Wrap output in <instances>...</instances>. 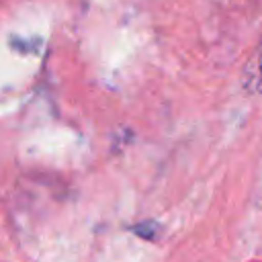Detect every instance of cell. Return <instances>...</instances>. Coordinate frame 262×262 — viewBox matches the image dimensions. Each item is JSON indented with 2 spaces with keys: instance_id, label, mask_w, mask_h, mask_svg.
<instances>
[{
  "instance_id": "obj_2",
  "label": "cell",
  "mask_w": 262,
  "mask_h": 262,
  "mask_svg": "<svg viewBox=\"0 0 262 262\" xmlns=\"http://www.w3.org/2000/svg\"><path fill=\"white\" fill-rule=\"evenodd\" d=\"M156 231H158V225H156L154 221H145V223H141V225L135 227V233H139V235L145 237V239H151Z\"/></svg>"
},
{
  "instance_id": "obj_1",
  "label": "cell",
  "mask_w": 262,
  "mask_h": 262,
  "mask_svg": "<svg viewBox=\"0 0 262 262\" xmlns=\"http://www.w3.org/2000/svg\"><path fill=\"white\" fill-rule=\"evenodd\" d=\"M246 78H248V82L252 86H258L262 82V41H260V45H258V49L254 53V59H252V63L248 68Z\"/></svg>"
}]
</instances>
